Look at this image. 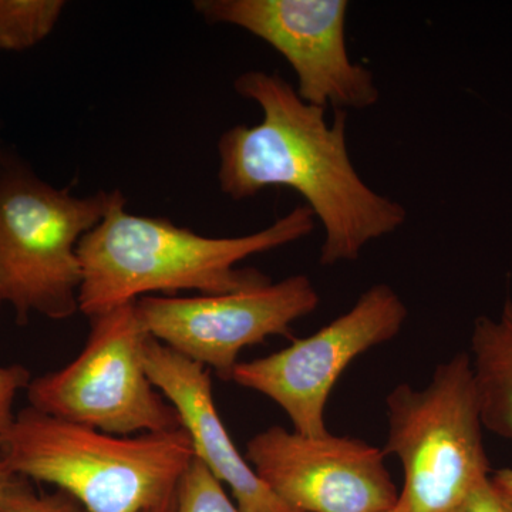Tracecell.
<instances>
[{"label": "cell", "mask_w": 512, "mask_h": 512, "mask_svg": "<svg viewBox=\"0 0 512 512\" xmlns=\"http://www.w3.org/2000/svg\"><path fill=\"white\" fill-rule=\"evenodd\" d=\"M235 92L258 104L255 126L229 128L218 140L221 191L234 201L256 197L269 187L298 192L325 231L319 262L356 261L370 242L393 234L407 220L399 201L370 188L348 151V111L303 101L279 73L239 74Z\"/></svg>", "instance_id": "1"}, {"label": "cell", "mask_w": 512, "mask_h": 512, "mask_svg": "<svg viewBox=\"0 0 512 512\" xmlns=\"http://www.w3.org/2000/svg\"><path fill=\"white\" fill-rule=\"evenodd\" d=\"M126 204L119 191L103 220L80 242L79 312L87 318L158 293L222 295L268 284V276L238 269L239 262L308 237L316 220L299 205L254 234L211 238L163 218L130 214Z\"/></svg>", "instance_id": "2"}, {"label": "cell", "mask_w": 512, "mask_h": 512, "mask_svg": "<svg viewBox=\"0 0 512 512\" xmlns=\"http://www.w3.org/2000/svg\"><path fill=\"white\" fill-rule=\"evenodd\" d=\"M0 457L87 512H175L194 451L184 429L114 436L28 406L0 431Z\"/></svg>", "instance_id": "3"}, {"label": "cell", "mask_w": 512, "mask_h": 512, "mask_svg": "<svg viewBox=\"0 0 512 512\" xmlns=\"http://www.w3.org/2000/svg\"><path fill=\"white\" fill-rule=\"evenodd\" d=\"M117 194L77 197L15 158L0 174V308L12 306L20 325L32 313L62 320L79 312V245Z\"/></svg>", "instance_id": "4"}, {"label": "cell", "mask_w": 512, "mask_h": 512, "mask_svg": "<svg viewBox=\"0 0 512 512\" xmlns=\"http://www.w3.org/2000/svg\"><path fill=\"white\" fill-rule=\"evenodd\" d=\"M386 413L382 450L402 463L406 512H456L491 476L467 352L437 365L423 389L397 384L386 396Z\"/></svg>", "instance_id": "5"}, {"label": "cell", "mask_w": 512, "mask_h": 512, "mask_svg": "<svg viewBox=\"0 0 512 512\" xmlns=\"http://www.w3.org/2000/svg\"><path fill=\"white\" fill-rule=\"evenodd\" d=\"M86 345L57 372L30 380L29 406L90 429L131 436L183 429L144 366L148 333L136 302L93 316Z\"/></svg>", "instance_id": "6"}, {"label": "cell", "mask_w": 512, "mask_h": 512, "mask_svg": "<svg viewBox=\"0 0 512 512\" xmlns=\"http://www.w3.org/2000/svg\"><path fill=\"white\" fill-rule=\"evenodd\" d=\"M407 318L406 303L392 286L373 285L348 312L313 335L292 339L272 355L239 362L232 382L278 404L293 431L326 436V404L340 376L357 357L396 338Z\"/></svg>", "instance_id": "7"}, {"label": "cell", "mask_w": 512, "mask_h": 512, "mask_svg": "<svg viewBox=\"0 0 512 512\" xmlns=\"http://www.w3.org/2000/svg\"><path fill=\"white\" fill-rule=\"evenodd\" d=\"M194 9L214 25L247 30L284 56L306 103L343 111L379 103L375 74L349 57L346 0H198Z\"/></svg>", "instance_id": "8"}, {"label": "cell", "mask_w": 512, "mask_h": 512, "mask_svg": "<svg viewBox=\"0 0 512 512\" xmlns=\"http://www.w3.org/2000/svg\"><path fill=\"white\" fill-rule=\"evenodd\" d=\"M320 296L306 275L222 295L144 296L136 302L144 330L158 342L232 382L239 353L272 336H291Z\"/></svg>", "instance_id": "9"}, {"label": "cell", "mask_w": 512, "mask_h": 512, "mask_svg": "<svg viewBox=\"0 0 512 512\" xmlns=\"http://www.w3.org/2000/svg\"><path fill=\"white\" fill-rule=\"evenodd\" d=\"M245 458L301 512H389L399 504L382 448L356 437H311L272 426L248 440Z\"/></svg>", "instance_id": "10"}, {"label": "cell", "mask_w": 512, "mask_h": 512, "mask_svg": "<svg viewBox=\"0 0 512 512\" xmlns=\"http://www.w3.org/2000/svg\"><path fill=\"white\" fill-rule=\"evenodd\" d=\"M144 366L154 387L180 416L195 460L228 485L241 512H301L284 503L239 453L212 394L211 370L148 335Z\"/></svg>", "instance_id": "11"}, {"label": "cell", "mask_w": 512, "mask_h": 512, "mask_svg": "<svg viewBox=\"0 0 512 512\" xmlns=\"http://www.w3.org/2000/svg\"><path fill=\"white\" fill-rule=\"evenodd\" d=\"M484 429L512 443V301L497 318L478 316L470 352Z\"/></svg>", "instance_id": "12"}, {"label": "cell", "mask_w": 512, "mask_h": 512, "mask_svg": "<svg viewBox=\"0 0 512 512\" xmlns=\"http://www.w3.org/2000/svg\"><path fill=\"white\" fill-rule=\"evenodd\" d=\"M63 0H0V50L23 52L55 30Z\"/></svg>", "instance_id": "13"}, {"label": "cell", "mask_w": 512, "mask_h": 512, "mask_svg": "<svg viewBox=\"0 0 512 512\" xmlns=\"http://www.w3.org/2000/svg\"><path fill=\"white\" fill-rule=\"evenodd\" d=\"M175 512H241L224 485L200 461L192 460L181 478Z\"/></svg>", "instance_id": "14"}, {"label": "cell", "mask_w": 512, "mask_h": 512, "mask_svg": "<svg viewBox=\"0 0 512 512\" xmlns=\"http://www.w3.org/2000/svg\"><path fill=\"white\" fill-rule=\"evenodd\" d=\"M0 512H87L69 494H37L28 478L20 477L0 498Z\"/></svg>", "instance_id": "15"}, {"label": "cell", "mask_w": 512, "mask_h": 512, "mask_svg": "<svg viewBox=\"0 0 512 512\" xmlns=\"http://www.w3.org/2000/svg\"><path fill=\"white\" fill-rule=\"evenodd\" d=\"M32 380L29 370L20 365L0 366V431L15 417L13 404Z\"/></svg>", "instance_id": "16"}, {"label": "cell", "mask_w": 512, "mask_h": 512, "mask_svg": "<svg viewBox=\"0 0 512 512\" xmlns=\"http://www.w3.org/2000/svg\"><path fill=\"white\" fill-rule=\"evenodd\" d=\"M490 477L470 491L457 512H512V505L498 493Z\"/></svg>", "instance_id": "17"}, {"label": "cell", "mask_w": 512, "mask_h": 512, "mask_svg": "<svg viewBox=\"0 0 512 512\" xmlns=\"http://www.w3.org/2000/svg\"><path fill=\"white\" fill-rule=\"evenodd\" d=\"M490 478L498 493L512 505V468L495 471Z\"/></svg>", "instance_id": "18"}, {"label": "cell", "mask_w": 512, "mask_h": 512, "mask_svg": "<svg viewBox=\"0 0 512 512\" xmlns=\"http://www.w3.org/2000/svg\"><path fill=\"white\" fill-rule=\"evenodd\" d=\"M19 476H16L12 470H10L8 464L5 463L2 457H0V498L3 497L13 484L18 481Z\"/></svg>", "instance_id": "19"}, {"label": "cell", "mask_w": 512, "mask_h": 512, "mask_svg": "<svg viewBox=\"0 0 512 512\" xmlns=\"http://www.w3.org/2000/svg\"><path fill=\"white\" fill-rule=\"evenodd\" d=\"M15 156L10 154L8 150H6L5 146H3L2 141H0V174L9 167L10 164L15 161Z\"/></svg>", "instance_id": "20"}, {"label": "cell", "mask_w": 512, "mask_h": 512, "mask_svg": "<svg viewBox=\"0 0 512 512\" xmlns=\"http://www.w3.org/2000/svg\"><path fill=\"white\" fill-rule=\"evenodd\" d=\"M389 512H406V507H404L403 501L399 498V504H397L396 507H394L393 510Z\"/></svg>", "instance_id": "21"}, {"label": "cell", "mask_w": 512, "mask_h": 512, "mask_svg": "<svg viewBox=\"0 0 512 512\" xmlns=\"http://www.w3.org/2000/svg\"><path fill=\"white\" fill-rule=\"evenodd\" d=\"M457 512V511H456Z\"/></svg>", "instance_id": "22"}]
</instances>
